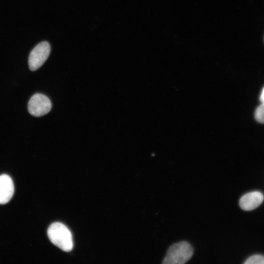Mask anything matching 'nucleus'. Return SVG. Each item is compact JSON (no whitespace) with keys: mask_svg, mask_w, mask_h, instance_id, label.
<instances>
[{"mask_svg":"<svg viewBox=\"0 0 264 264\" xmlns=\"http://www.w3.org/2000/svg\"><path fill=\"white\" fill-rule=\"evenodd\" d=\"M260 100L262 103H264V88H263L260 95Z\"/></svg>","mask_w":264,"mask_h":264,"instance_id":"nucleus-9","label":"nucleus"},{"mask_svg":"<svg viewBox=\"0 0 264 264\" xmlns=\"http://www.w3.org/2000/svg\"><path fill=\"white\" fill-rule=\"evenodd\" d=\"M264 199V195L261 192L253 191L242 196L239 200V205L242 210L250 211L258 207Z\"/></svg>","mask_w":264,"mask_h":264,"instance_id":"nucleus-5","label":"nucleus"},{"mask_svg":"<svg viewBox=\"0 0 264 264\" xmlns=\"http://www.w3.org/2000/svg\"><path fill=\"white\" fill-rule=\"evenodd\" d=\"M245 264H264V256L255 255L249 257L244 262Z\"/></svg>","mask_w":264,"mask_h":264,"instance_id":"nucleus-7","label":"nucleus"},{"mask_svg":"<svg viewBox=\"0 0 264 264\" xmlns=\"http://www.w3.org/2000/svg\"><path fill=\"white\" fill-rule=\"evenodd\" d=\"M51 50L50 44L46 41L38 44L31 51L28 58L30 69L35 71L39 68L48 58Z\"/></svg>","mask_w":264,"mask_h":264,"instance_id":"nucleus-3","label":"nucleus"},{"mask_svg":"<svg viewBox=\"0 0 264 264\" xmlns=\"http://www.w3.org/2000/svg\"><path fill=\"white\" fill-rule=\"evenodd\" d=\"M255 117L256 120L261 123H264V103L259 105L256 110Z\"/></svg>","mask_w":264,"mask_h":264,"instance_id":"nucleus-8","label":"nucleus"},{"mask_svg":"<svg viewBox=\"0 0 264 264\" xmlns=\"http://www.w3.org/2000/svg\"><path fill=\"white\" fill-rule=\"evenodd\" d=\"M14 192V184L8 175L0 176V204L7 203L12 198Z\"/></svg>","mask_w":264,"mask_h":264,"instance_id":"nucleus-6","label":"nucleus"},{"mask_svg":"<svg viewBox=\"0 0 264 264\" xmlns=\"http://www.w3.org/2000/svg\"><path fill=\"white\" fill-rule=\"evenodd\" d=\"M193 252L192 246L187 242L174 243L169 248L162 264H185L192 257Z\"/></svg>","mask_w":264,"mask_h":264,"instance_id":"nucleus-2","label":"nucleus"},{"mask_svg":"<svg viewBox=\"0 0 264 264\" xmlns=\"http://www.w3.org/2000/svg\"><path fill=\"white\" fill-rule=\"evenodd\" d=\"M47 235L50 241L62 250L69 252L72 250L73 243L71 233L63 223L51 224L48 228Z\"/></svg>","mask_w":264,"mask_h":264,"instance_id":"nucleus-1","label":"nucleus"},{"mask_svg":"<svg viewBox=\"0 0 264 264\" xmlns=\"http://www.w3.org/2000/svg\"><path fill=\"white\" fill-rule=\"evenodd\" d=\"M51 102L49 98L42 93H36L30 99L28 110L32 115L36 117L43 116L51 110Z\"/></svg>","mask_w":264,"mask_h":264,"instance_id":"nucleus-4","label":"nucleus"}]
</instances>
